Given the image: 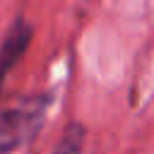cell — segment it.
<instances>
[{"label": "cell", "instance_id": "cell-3", "mask_svg": "<svg viewBox=\"0 0 154 154\" xmlns=\"http://www.w3.org/2000/svg\"><path fill=\"white\" fill-rule=\"evenodd\" d=\"M84 140H87L84 125L82 123H70L63 130L53 154H84Z\"/></svg>", "mask_w": 154, "mask_h": 154}, {"label": "cell", "instance_id": "cell-1", "mask_svg": "<svg viewBox=\"0 0 154 154\" xmlns=\"http://www.w3.org/2000/svg\"><path fill=\"white\" fill-rule=\"evenodd\" d=\"M48 103V94H31L0 101V154L17 152L38 132Z\"/></svg>", "mask_w": 154, "mask_h": 154}, {"label": "cell", "instance_id": "cell-2", "mask_svg": "<svg viewBox=\"0 0 154 154\" xmlns=\"http://www.w3.org/2000/svg\"><path fill=\"white\" fill-rule=\"evenodd\" d=\"M31 36H34V26L24 17H17L12 22V26L7 29V34H5V38L0 43V87H2L5 77H7V72L26 53V48L31 43Z\"/></svg>", "mask_w": 154, "mask_h": 154}]
</instances>
